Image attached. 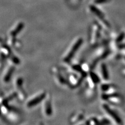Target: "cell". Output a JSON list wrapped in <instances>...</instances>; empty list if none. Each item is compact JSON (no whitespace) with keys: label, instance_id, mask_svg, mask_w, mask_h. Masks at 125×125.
Here are the masks:
<instances>
[{"label":"cell","instance_id":"9c48e42d","mask_svg":"<svg viewBox=\"0 0 125 125\" xmlns=\"http://www.w3.org/2000/svg\"><path fill=\"white\" fill-rule=\"evenodd\" d=\"M22 27H23L22 23H20V24L18 25L17 28H16L15 30H14L13 31L11 32V34H12L13 36H15V35H16L19 31L21 30V29L22 28Z\"/></svg>","mask_w":125,"mask_h":125},{"label":"cell","instance_id":"8fae6325","mask_svg":"<svg viewBox=\"0 0 125 125\" xmlns=\"http://www.w3.org/2000/svg\"><path fill=\"white\" fill-rule=\"evenodd\" d=\"M110 1L111 0H95L94 2L96 4H102L108 2Z\"/></svg>","mask_w":125,"mask_h":125},{"label":"cell","instance_id":"6da1fadb","mask_svg":"<svg viewBox=\"0 0 125 125\" xmlns=\"http://www.w3.org/2000/svg\"><path fill=\"white\" fill-rule=\"evenodd\" d=\"M83 40L82 39H79V40L76 42V43L73 45V48H72L71 50H70V51L69 52L68 55L65 57V60L66 61H69L72 59L73 57V56L74 54H75V53L77 51L78 49L80 48V46H81L82 43H83Z\"/></svg>","mask_w":125,"mask_h":125},{"label":"cell","instance_id":"5b68a950","mask_svg":"<svg viewBox=\"0 0 125 125\" xmlns=\"http://www.w3.org/2000/svg\"><path fill=\"white\" fill-rule=\"evenodd\" d=\"M14 70H15V68L14 67H10L9 69V71H8V72L6 73V76H5L4 78V80L5 82L9 81L11 77V75H12V74L14 72Z\"/></svg>","mask_w":125,"mask_h":125},{"label":"cell","instance_id":"52a82bcc","mask_svg":"<svg viewBox=\"0 0 125 125\" xmlns=\"http://www.w3.org/2000/svg\"><path fill=\"white\" fill-rule=\"evenodd\" d=\"M45 113L47 115L50 116L52 114V109L50 102H48L45 105Z\"/></svg>","mask_w":125,"mask_h":125},{"label":"cell","instance_id":"ba28073f","mask_svg":"<svg viewBox=\"0 0 125 125\" xmlns=\"http://www.w3.org/2000/svg\"><path fill=\"white\" fill-rule=\"evenodd\" d=\"M90 77L91 78V79L92 80V81L94 82V83H99L100 82V79L98 77L96 74H95L94 73H90Z\"/></svg>","mask_w":125,"mask_h":125},{"label":"cell","instance_id":"7c38bea8","mask_svg":"<svg viewBox=\"0 0 125 125\" xmlns=\"http://www.w3.org/2000/svg\"><path fill=\"white\" fill-rule=\"evenodd\" d=\"M109 88V87L108 84H103L102 85V89L103 91H107Z\"/></svg>","mask_w":125,"mask_h":125},{"label":"cell","instance_id":"4fadbf2b","mask_svg":"<svg viewBox=\"0 0 125 125\" xmlns=\"http://www.w3.org/2000/svg\"><path fill=\"white\" fill-rule=\"evenodd\" d=\"M40 125H43V123H40Z\"/></svg>","mask_w":125,"mask_h":125},{"label":"cell","instance_id":"3957f363","mask_svg":"<svg viewBox=\"0 0 125 125\" xmlns=\"http://www.w3.org/2000/svg\"><path fill=\"white\" fill-rule=\"evenodd\" d=\"M45 93L41 94L39 95L36 97H35L34 99L29 101L28 103V104H27V106H28V107H31L36 106V105L40 103L45 98Z\"/></svg>","mask_w":125,"mask_h":125},{"label":"cell","instance_id":"30bf717a","mask_svg":"<svg viewBox=\"0 0 125 125\" xmlns=\"http://www.w3.org/2000/svg\"><path fill=\"white\" fill-rule=\"evenodd\" d=\"M125 36V34L124 33H121V34L119 35V36H118V37L117 38L116 41H117V42H120V41H122L123 40V39L124 38Z\"/></svg>","mask_w":125,"mask_h":125},{"label":"cell","instance_id":"277c9868","mask_svg":"<svg viewBox=\"0 0 125 125\" xmlns=\"http://www.w3.org/2000/svg\"><path fill=\"white\" fill-rule=\"evenodd\" d=\"M90 10L91 11L96 15L102 20L104 21V15L102 13V12L101 10H100L97 7L95 6L92 5L90 6Z\"/></svg>","mask_w":125,"mask_h":125},{"label":"cell","instance_id":"8992f818","mask_svg":"<svg viewBox=\"0 0 125 125\" xmlns=\"http://www.w3.org/2000/svg\"><path fill=\"white\" fill-rule=\"evenodd\" d=\"M101 70H102V73L103 78L105 80H107L109 78V75H108V71H107L106 65L105 64L102 65Z\"/></svg>","mask_w":125,"mask_h":125},{"label":"cell","instance_id":"7a4b0ae2","mask_svg":"<svg viewBox=\"0 0 125 125\" xmlns=\"http://www.w3.org/2000/svg\"><path fill=\"white\" fill-rule=\"evenodd\" d=\"M103 108L104 110L107 112V114L111 116L112 118L114 119L115 122L119 124L122 123V119L120 118V117L118 116V115L116 114L115 112L113 111V110L111 109L106 104H104L103 105Z\"/></svg>","mask_w":125,"mask_h":125}]
</instances>
